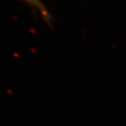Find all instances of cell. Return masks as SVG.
<instances>
[{
  "label": "cell",
  "instance_id": "6da1fadb",
  "mask_svg": "<svg viewBox=\"0 0 126 126\" xmlns=\"http://www.w3.org/2000/svg\"><path fill=\"white\" fill-rule=\"evenodd\" d=\"M25 1H27L28 4H30L33 7L37 9L39 11V13L42 15L43 18L44 19L48 25H51L52 20H53L52 16L50 14L49 11L46 8L44 4L40 0H25Z\"/></svg>",
  "mask_w": 126,
  "mask_h": 126
}]
</instances>
